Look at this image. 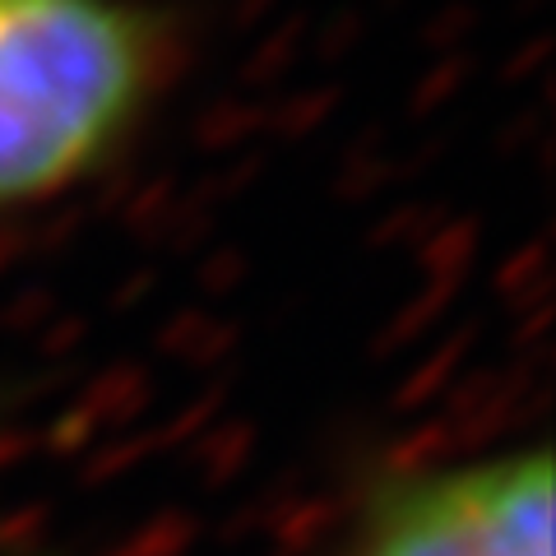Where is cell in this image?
<instances>
[{
	"label": "cell",
	"mask_w": 556,
	"mask_h": 556,
	"mask_svg": "<svg viewBox=\"0 0 556 556\" xmlns=\"http://www.w3.org/2000/svg\"><path fill=\"white\" fill-rule=\"evenodd\" d=\"M163 70V28L130 0H0V214L98 172Z\"/></svg>",
	"instance_id": "6da1fadb"
},
{
	"label": "cell",
	"mask_w": 556,
	"mask_h": 556,
	"mask_svg": "<svg viewBox=\"0 0 556 556\" xmlns=\"http://www.w3.org/2000/svg\"><path fill=\"white\" fill-rule=\"evenodd\" d=\"M353 556H552V455L506 450L390 486Z\"/></svg>",
	"instance_id": "7a4b0ae2"
}]
</instances>
